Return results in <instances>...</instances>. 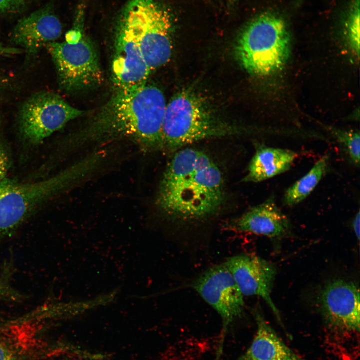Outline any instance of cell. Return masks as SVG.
Segmentation results:
<instances>
[{
    "instance_id": "6",
    "label": "cell",
    "mask_w": 360,
    "mask_h": 360,
    "mask_svg": "<svg viewBox=\"0 0 360 360\" xmlns=\"http://www.w3.org/2000/svg\"><path fill=\"white\" fill-rule=\"evenodd\" d=\"M172 20L158 0H128L121 14L119 20L133 34L150 72L170 60Z\"/></svg>"
},
{
    "instance_id": "19",
    "label": "cell",
    "mask_w": 360,
    "mask_h": 360,
    "mask_svg": "<svg viewBox=\"0 0 360 360\" xmlns=\"http://www.w3.org/2000/svg\"><path fill=\"white\" fill-rule=\"evenodd\" d=\"M360 0H355L346 22V31L348 42L358 56L360 52Z\"/></svg>"
},
{
    "instance_id": "2",
    "label": "cell",
    "mask_w": 360,
    "mask_h": 360,
    "mask_svg": "<svg viewBox=\"0 0 360 360\" xmlns=\"http://www.w3.org/2000/svg\"><path fill=\"white\" fill-rule=\"evenodd\" d=\"M166 105L163 93L154 86L116 90L77 136L76 144L127 138L145 152L162 150Z\"/></svg>"
},
{
    "instance_id": "22",
    "label": "cell",
    "mask_w": 360,
    "mask_h": 360,
    "mask_svg": "<svg viewBox=\"0 0 360 360\" xmlns=\"http://www.w3.org/2000/svg\"><path fill=\"white\" fill-rule=\"evenodd\" d=\"M20 297L4 280H0V298L12 299L16 300Z\"/></svg>"
},
{
    "instance_id": "15",
    "label": "cell",
    "mask_w": 360,
    "mask_h": 360,
    "mask_svg": "<svg viewBox=\"0 0 360 360\" xmlns=\"http://www.w3.org/2000/svg\"><path fill=\"white\" fill-rule=\"evenodd\" d=\"M257 330L248 350L237 360H304L278 336L259 311H254Z\"/></svg>"
},
{
    "instance_id": "3",
    "label": "cell",
    "mask_w": 360,
    "mask_h": 360,
    "mask_svg": "<svg viewBox=\"0 0 360 360\" xmlns=\"http://www.w3.org/2000/svg\"><path fill=\"white\" fill-rule=\"evenodd\" d=\"M92 153L56 174L42 180L0 182V238L20 226L39 207L93 172L100 164Z\"/></svg>"
},
{
    "instance_id": "4",
    "label": "cell",
    "mask_w": 360,
    "mask_h": 360,
    "mask_svg": "<svg viewBox=\"0 0 360 360\" xmlns=\"http://www.w3.org/2000/svg\"><path fill=\"white\" fill-rule=\"evenodd\" d=\"M241 132L240 128L218 116L201 96L184 90L166 105L162 126V150L176 152L198 141L233 136Z\"/></svg>"
},
{
    "instance_id": "7",
    "label": "cell",
    "mask_w": 360,
    "mask_h": 360,
    "mask_svg": "<svg viewBox=\"0 0 360 360\" xmlns=\"http://www.w3.org/2000/svg\"><path fill=\"white\" fill-rule=\"evenodd\" d=\"M54 64L59 84L68 92L95 88L104 82L96 49L82 38L75 43L53 42L46 46Z\"/></svg>"
},
{
    "instance_id": "5",
    "label": "cell",
    "mask_w": 360,
    "mask_h": 360,
    "mask_svg": "<svg viewBox=\"0 0 360 360\" xmlns=\"http://www.w3.org/2000/svg\"><path fill=\"white\" fill-rule=\"evenodd\" d=\"M291 38L287 24L278 14H260L243 29L236 45V54L249 73L268 76L280 71L290 52Z\"/></svg>"
},
{
    "instance_id": "13",
    "label": "cell",
    "mask_w": 360,
    "mask_h": 360,
    "mask_svg": "<svg viewBox=\"0 0 360 360\" xmlns=\"http://www.w3.org/2000/svg\"><path fill=\"white\" fill-rule=\"evenodd\" d=\"M62 24L48 7L35 11L20 19L14 28L12 40L28 56L36 55L44 46L55 42L62 34Z\"/></svg>"
},
{
    "instance_id": "25",
    "label": "cell",
    "mask_w": 360,
    "mask_h": 360,
    "mask_svg": "<svg viewBox=\"0 0 360 360\" xmlns=\"http://www.w3.org/2000/svg\"><path fill=\"white\" fill-rule=\"evenodd\" d=\"M360 212L358 210V213L353 219L352 226L356 236L358 240H360Z\"/></svg>"
},
{
    "instance_id": "16",
    "label": "cell",
    "mask_w": 360,
    "mask_h": 360,
    "mask_svg": "<svg viewBox=\"0 0 360 360\" xmlns=\"http://www.w3.org/2000/svg\"><path fill=\"white\" fill-rule=\"evenodd\" d=\"M298 156L292 150L259 146L251 160L242 181L260 182L281 174L292 167Z\"/></svg>"
},
{
    "instance_id": "21",
    "label": "cell",
    "mask_w": 360,
    "mask_h": 360,
    "mask_svg": "<svg viewBox=\"0 0 360 360\" xmlns=\"http://www.w3.org/2000/svg\"><path fill=\"white\" fill-rule=\"evenodd\" d=\"M24 0H0V12H13L23 6Z\"/></svg>"
},
{
    "instance_id": "23",
    "label": "cell",
    "mask_w": 360,
    "mask_h": 360,
    "mask_svg": "<svg viewBox=\"0 0 360 360\" xmlns=\"http://www.w3.org/2000/svg\"><path fill=\"white\" fill-rule=\"evenodd\" d=\"M21 50L5 46L0 42V56H8L20 54Z\"/></svg>"
},
{
    "instance_id": "1",
    "label": "cell",
    "mask_w": 360,
    "mask_h": 360,
    "mask_svg": "<svg viewBox=\"0 0 360 360\" xmlns=\"http://www.w3.org/2000/svg\"><path fill=\"white\" fill-rule=\"evenodd\" d=\"M174 220L194 222L212 216L225 200L223 174L206 152L194 148L176 152L162 176L156 199Z\"/></svg>"
},
{
    "instance_id": "11",
    "label": "cell",
    "mask_w": 360,
    "mask_h": 360,
    "mask_svg": "<svg viewBox=\"0 0 360 360\" xmlns=\"http://www.w3.org/2000/svg\"><path fill=\"white\" fill-rule=\"evenodd\" d=\"M320 302L323 316L332 327L360 332V290L353 282L335 280L328 282L321 292Z\"/></svg>"
},
{
    "instance_id": "24",
    "label": "cell",
    "mask_w": 360,
    "mask_h": 360,
    "mask_svg": "<svg viewBox=\"0 0 360 360\" xmlns=\"http://www.w3.org/2000/svg\"><path fill=\"white\" fill-rule=\"evenodd\" d=\"M80 32L76 30L68 32L66 36V42L70 44L75 43L79 41L82 38Z\"/></svg>"
},
{
    "instance_id": "27",
    "label": "cell",
    "mask_w": 360,
    "mask_h": 360,
    "mask_svg": "<svg viewBox=\"0 0 360 360\" xmlns=\"http://www.w3.org/2000/svg\"><path fill=\"white\" fill-rule=\"evenodd\" d=\"M229 0L230 2H236L238 0Z\"/></svg>"
},
{
    "instance_id": "18",
    "label": "cell",
    "mask_w": 360,
    "mask_h": 360,
    "mask_svg": "<svg viewBox=\"0 0 360 360\" xmlns=\"http://www.w3.org/2000/svg\"><path fill=\"white\" fill-rule=\"evenodd\" d=\"M330 131L341 144L352 163L359 166L360 136L359 132L329 128Z\"/></svg>"
},
{
    "instance_id": "26",
    "label": "cell",
    "mask_w": 360,
    "mask_h": 360,
    "mask_svg": "<svg viewBox=\"0 0 360 360\" xmlns=\"http://www.w3.org/2000/svg\"><path fill=\"white\" fill-rule=\"evenodd\" d=\"M0 360H14L8 350L1 344H0Z\"/></svg>"
},
{
    "instance_id": "17",
    "label": "cell",
    "mask_w": 360,
    "mask_h": 360,
    "mask_svg": "<svg viewBox=\"0 0 360 360\" xmlns=\"http://www.w3.org/2000/svg\"><path fill=\"white\" fill-rule=\"evenodd\" d=\"M330 156L321 157L312 168L286 192L283 202L287 206H295L308 198L326 174Z\"/></svg>"
},
{
    "instance_id": "20",
    "label": "cell",
    "mask_w": 360,
    "mask_h": 360,
    "mask_svg": "<svg viewBox=\"0 0 360 360\" xmlns=\"http://www.w3.org/2000/svg\"><path fill=\"white\" fill-rule=\"evenodd\" d=\"M12 166V157L8 146L0 130V182L8 179Z\"/></svg>"
},
{
    "instance_id": "10",
    "label": "cell",
    "mask_w": 360,
    "mask_h": 360,
    "mask_svg": "<svg viewBox=\"0 0 360 360\" xmlns=\"http://www.w3.org/2000/svg\"><path fill=\"white\" fill-rule=\"evenodd\" d=\"M116 90H131L146 84L150 70L133 34L118 20L112 66Z\"/></svg>"
},
{
    "instance_id": "8",
    "label": "cell",
    "mask_w": 360,
    "mask_h": 360,
    "mask_svg": "<svg viewBox=\"0 0 360 360\" xmlns=\"http://www.w3.org/2000/svg\"><path fill=\"white\" fill-rule=\"evenodd\" d=\"M82 114L56 94L40 92L22 104L18 124L22 138L30 144H37Z\"/></svg>"
},
{
    "instance_id": "12",
    "label": "cell",
    "mask_w": 360,
    "mask_h": 360,
    "mask_svg": "<svg viewBox=\"0 0 360 360\" xmlns=\"http://www.w3.org/2000/svg\"><path fill=\"white\" fill-rule=\"evenodd\" d=\"M224 263L244 296L262 298L280 320L279 312L270 297L276 274L274 266L260 257L246 254L230 257Z\"/></svg>"
},
{
    "instance_id": "9",
    "label": "cell",
    "mask_w": 360,
    "mask_h": 360,
    "mask_svg": "<svg viewBox=\"0 0 360 360\" xmlns=\"http://www.w3.org/2000/svg\"><path fill=\"white\" fill-rule=\"evenodd\" d=\"M191 287L218 312L222 320L216 359L219 360L228 328L244 315V296L224 262L206 270L192 282Z\"/></svg>"
},
{
    "instance_id": "14",
    "label": "cell",
    "mask_w": 360,
    "mask_h": 360,
    "mask_svg": "<svg viewBox=\"0 0 360 360\" xmlns=\"http://www.w3.org/2000/svg\"><path fill=\"white\" fill-rule=\"evenodd\" d=\"M228 229L249 232L269 238H280L290 231V224L270 197L264 202L249 209L228 224Z\"/></svg>"
}]
</instances>
